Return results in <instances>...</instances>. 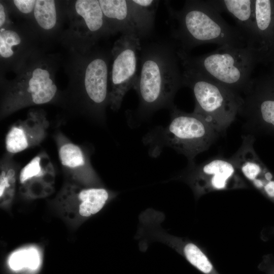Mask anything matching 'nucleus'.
Instances as JSON below:
<instances>
[{"instance_id": "16", "label": "nucleus", "mask_w": 274, "mask_h": 274, "mask_svg": "<svg viewBox=\"0 0 274 274\" xmlns=\"http://www.w3.org/2000/svg\"><path fill=\"white\" fill-rule=\"evenodd\" d=\"M33 14L37 23L44 29L50 30L55 26L57 14L54 1H36Z\"/></svg>"}, {"instance_id": "25", "label": "nucleus", "mask_w": 274, "mask_h": 274, "mask_svg": "<svg viewBox=\"0 0 274 274\" xmlns=\"http://www.w3.org/2000/svg\"><path fill=\"white\" fill-rule=\"evenodd\" d=\"M6 22V13L4 5L0 3V27L3 28Z\"/></svg>"}, {"instance_id": "23", "label": "nucleus", "mask_w": 274, "mask_h": 274, "mask_svg": "<svg viewBox=\"0 0 274 274\" xmlns=\"http://www.w3.org/2000/svg\"><path fill=\"white\" fill-rule=\"evenodd\" d=\"M36 1L14 0L13 3L17 9L23 14H29L34 10Z\"/></svg>"}, {"instance_id": "7", "label": "nucleus", "mask_w": 274, "mask_h": 274, "mask_svg": "<svg viewBox=\"0 0 274 274\" xmlns=\"http://www.w3.org/2000/svg\"><path fill=\"white\" fill-rule=\"evenodd\" d=\"M195 181L202 189L223 190L235 183L238 172L230 159L216 157L199 164H188Z\"/></svg>"}, {"instance_id": "12", "label": "nucleus", "mask_w": 274, "mask_h": 274, "mask_svg": "<svg viewBox=\"0 0 274 274\" xmlns=\"http://www.w3.org/2000/svg\"><path fill=\"white\" fill-rule=\"evenodd\" d=\"M243 95L239 114L248 122L251 124L260 120L274 128V99L262 98L248 87Z\"/></svg>"}, {"instance_id": "14", "label": "nucleus", "mask_w": 274, "mask_h": 274, "mask_svg": "<svg viewBox=\"0 0 274 274\" xmlns=\"http://www.w3.org/2000/svg\"><path fill=\"white\" fill-rule=\"evenodd\" d=\"M129 8L140 39L152 30L159 1L128 0Z\"/></svg>"}, {"instance_id": "9", "label": "nucleus", "mask_w": 274, "mask_h": 274, "mask_svg": "<svg viewBox=\"0 0 274 274\" xmlns=\"http://www.w3.org/2000/svg\"><path fill=\"white\" fill-rule=\"evenodd\" d=\"M83 84L87 96L97 110H101L109 103L108 91V61L102 55L89 58L85 66Z\"/></svg>"}, {"instance_id": "18", "label": "nucleus", "mask_w": 274, "mask_h": 274, "mask_svg": "<svg viewBox=\"0 0 274 274\" xmlns=\"http://www.w3.org/2000/svg\"><path fill=\"white\" fill-rule=\"evenodd\" d=\"M59 156L62 164L68 167H77L85 165L84 156L77 146L68 143L61 146Z\"/></svg>"}, {"instance_id": "13", "label": "nucleus", "mask_w": 274, "mask_h": 274, "mask_svg": "<svg viewBox=\"0 0 274 274\" xmlns=\"http://www.w3.org/2000/svg\"><path fill=\"white\" fill-rule=\"evenodd\" d=\"M75 7L77 15L81 18L87 35L95 38L105 32H112L98 1L78 0Z\"/></svg>"}, {"instance_id": "1", "label": "nucleus", "mask_w": 274, "mask_h": 274, "mask_svg": "<svg viewBox=\"0 0 274 274\" xmlns=\"http://www.w3.org/2000/svg\"><path fill=\"white\" fill-rule=\"evenodd\" d=\"M140 59V72L133 88L139 98L136 115L144 119L160 109L172 108L175 96L183 85L179 59L172 45L155 43L142 47Z\"/></svg>"}, {"instance_id": "20", "label": "nucleus", "mask_w": 274, "mask_h": 274, "mask_svg": "<svg viewBox=\"0 0 274 274\" xmlns=\"http://www.w3.org/2000/svg\"><path fill=\"white\" fill-rule=\"evenodd\" d=\"M21 42L19 35L12 29H1L0 32V55L9 58L14 55L13 48Z\"/></svg>"}, {"instance_id": "11", "label": "nucleus", "mask_w": 274, "mask_h": 274, "mask_svg": "<svg viewBox=\"0 0 274 274\" xmlns=\"http://www.w3.org/2000/svg\"><path fill=\"white\" fill-rule=\"evenodd\" d=\"M208 2L220 13L225 12L230 15L248 40L252 31L254 24V1L210 0Z\"/></svg>"}, {"instance_id": "22", "label": "nucleus", "mask_w": 274, "mask_h": 274, "mask_svg": "<svg viewBox=\"0 0 274 274\" xmlns=\"http://www.w3.org/2000/svg\"><path fill=\"white\" fill-rule=\"evenodd\" d=\"M43 174L41 165V158L37 156L33 158L21 170L19 179L21 183H24L32 177H38Z\"/></svg>"}, {"instance_id": "6", "label": "nucleus", "mask_w": 274, "mask_h": 274, "mask_svg": "<svg viewBox=\"0 0 274 274\" xmlns=\"http://www.w3.org/2000/svg\"><path fill=\"white\" fill-rule=\"evenodd\" d=\"M142 49L141 39L132 35H122L114 44L109 98L114 111L119 109L126 93L133 87Z\"/></svg>"}, {"instance_id": "17", "label": "nucleus", "mask_w": 274, "mask_h": 274, "mask_svg": "<svg viewBox=\"0 0 274 274\" xmlns=\"http://www.w3.org/2000/svg\"><path fill=\"white\" fill-rule=\"evenodd\" d=\"M39 264V252L33 248L16 251L11 255L9 259V266L14 270H18L24 267L35 269L38 268Z\"/></svg>"}, {"instance_id": "24", "label": "nucleus", "mask_w": 274, "mask_h": 274, "mask_svg": "<svg viewBox=\"0 0 274 274\" xmlns=\"http://www.w3.org/2000/svg\"><path fill=\"white\" fill-rule=\"evenodd\" d=\"M263 191L269 197L274 199V180L268 182L263 188Z\"/></svg>"}, {"instance_id": "2", "label": "nucleus", "mask_w": 274, "mask_h": 274, "mask_svg": "<svg viewBox=\"0 0 274 274\" xmlns=\"http://www.w3.org/2000/svg\"><path fill=\"white\" fill-rule=\"evenodd\" d=\"M172 23V36L187 51L195 47L215 44L245 47L247 39L238 28L228 24L208 1H186L182 9H174L165 2Z\"/></svg>"}, {"instance_id": "5", "label": "nucleus", "mask_w": 274, "mask_h": 274, "mask_svg": "<svg viewBox=\"0 0 274 274\" xmlns=\"http://www.w3.org/2000/svg\"><path fill=\"white\" fill-rule=\"evenodd\" d=\"M182 66L183 85L191 89L195 99L193 112L202 118L219 134L225 132L240 113L242 96L203 74Z\"/></svg>"}, {"instance_id": "19", "label": "nucleus", "mask_w": 274, "mask_h": 274, "mask_svg": "<svg viewBox=\"0 0 274 274\" xmlns=\"http://www.w3.org/2000/svg\"><path fill=\"white\" fill-rule=\"evenodd\" d=\"M184 251L188 261L200 271L206 274L212 271L213 267L211 262L195 245L188 244L185 246Z\"/></svg>"}, {"instance_id": "21", "label": "nucleus", "mask_w": 274, "mask_h": 274, "mask_svg": "<svg viewBox=\"0 0 274 274\" xmlns=\"http://www.w3.org/2000/svg\"><path fill=\"white\" fill-rule=\"evenodd\" d=\"M28 145L23 129L15 126L10 129L6 138V147L8 152L16 153L26 149Z\"/></svg>"}, {"instance_id": "15", "label": "nucleus", "mask_w": 274, "mask_h": 274, "mask_svg": "<svg viewBox=\"0 0 274 274\" xmlns=\"http://www.w3.org/2000/svg\"><path fill=\"white\" fill-rule=\"evenodd\" d=\"M109 197L108 192L103 188H90L80 191L79 198L81 201L79 213L83 217H89L98 212Z\"/></svg>"}, {"instance_id": "4", "label": "nucleus", "mask_w": 274, "mask_h": 274, "mask_svg": "<svg viewBox=\"0 0 274 274\" xmlns=\"http://www.w3.org/2000/svg\"><path fill=\"white\" fill-rule=\"evenodd\" d=\"M219 47L212 52L196 57L180 49L177 53L182 65L203 74L242 96L252 79L256 60L247 46Z\"/></svg>"}, {"instance_id": "8", "label": "nucleus", "mask_w": 274, "mask_h": 274, "mask_svg": "<svg viewBox=\"0 0 274 274\" xmlns=\"http://www.w3.org/2000/svg\"><path fill=\"white\" fill-rule=\"evenodd\" d=\"M16 87L18 94L27 97L36 105L49 102L57 92L51 70L42 64L31 67L22 75L18 79Z\"/></svg>"}, {"instance_id": "3", "label": "nucleus", "mask_w": 274, "mask_h": 274, "mask_svg": "<svg viewBox=\"0 0 274 274\" xmlns=\"http://www.w3.org/2000/svg\"><path fill=\"white\" fill-rule=\"evenodd\" d=\"M170 116L165 127L156 128L145 138L153 156L169 147L185 156L189 164L193 163L196 155L207 150L219 134L199 115L185 112L176 106L170 109Z\"/></svg>"}, {"instance_id": "10", "label": "nucleus", "mask_w": 274, "mask_h": 274, "mask_svg": "<svg viewBox=\"0 0 274 274\" xmlns=\"http://www.w3.org/2000/svg\"><path fill=\"white\" fill-rule=\"evenodd\" d=\"M104 15L112 32L138 37L128 0H99Z\"/></svg>"}]
</instances>
